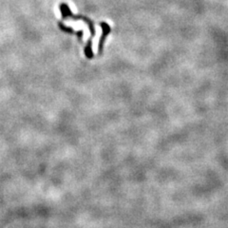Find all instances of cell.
Wrapping results in <instances>:
<instances>
[{
	"mask_svg": "<svg viewBox=\"0 0 228 228\" xmlns=\"http://www.w3.org/2000/svg\"><path fill=\"white\" fill-rule=\"evenodd\" d=\"M101 27L103 28V34H102V37H101L100 42H99V49H98L99 53H101V52H102V49H103V44H104V41H105V39L106 35H108V34H110V26H109L108 24H106V23L102 22V23H101Z\"/></svg>",
	"mask_w": 228,
	"mask_h": 228,
	"instance_id": "6da1fadb",
	"label": "cell"
},
{
	"mask_svg": "<svg viewBox=\"0 0 228 228\" xmlns=\"http://www.w3.org/2000/svg\"><path fill=\"white\" fill-rule=\"evenodd\" d=\"M59 26H60V28L62 29L66 30V32H69V33H71V34H78L79 38H82V35H83V32H82V30H81V32H79V33H75V32H73V29L72 28H67V27L63 26L62 24H60Z\"/></svg>",
	"mask_w": 228,
	"mask_h": 228,
	"instance_id": "7a4b0ae2",
	"label": "cell"
}]
</instances>
